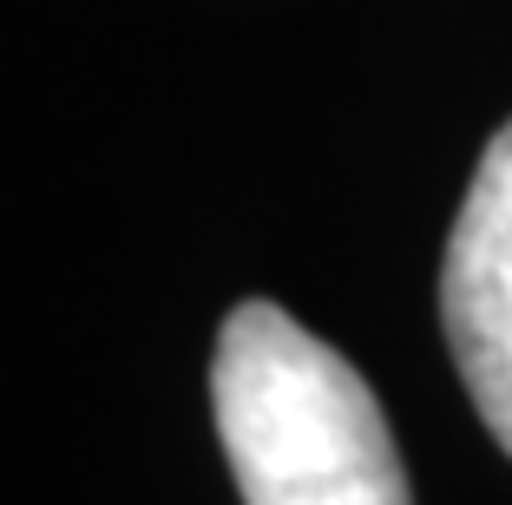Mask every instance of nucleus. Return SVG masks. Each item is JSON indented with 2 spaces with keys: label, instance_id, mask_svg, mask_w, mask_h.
Masks as SVG:
<instances>
[{
  "label": "nucleus",
  "instance_id": "f257e3e1",
  "mask_svg": "<svg viewBox=\"0 0 512 505\" xmlns=\"http://www.w3.org/2000/svg\"><path fill=\"white\" fill-rule=\"evenodd\" d=\"M211 407L243 505H414L375 387L276 302L230 309Z\"/></svg>",
  "mask_w": 512,
  "mask_h": 505
},
{
  "label": "nucleus",
  "instance_id": "f03ea898",
  "mask_svg": "<svg viewBox=\"0 0 512 505\" xmlns=\"http://www.w3.org/2000/svg\"><path fill=\"white\" fill-rule=\"evenodd\" d=\"M440 315L473 407L512 453V125L493 132L447 237Z\"/></svg>",
  "mask_w": 512,
  "mask_h": 505
}]
</instances>
